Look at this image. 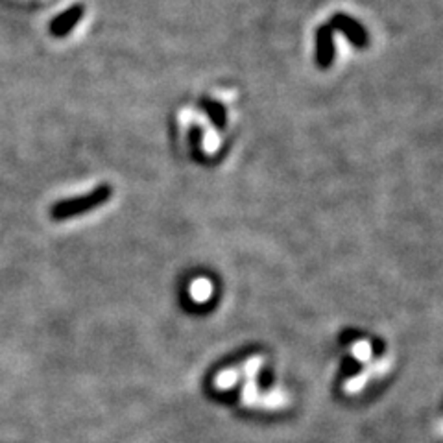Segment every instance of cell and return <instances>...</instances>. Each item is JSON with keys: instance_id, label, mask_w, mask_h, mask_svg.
<instances>
[{"instance_id": "1", "label": "cell", "mask_w": 443, "mask_h": 443, "mask_svg": "<svg viewBox=\"0 0 443 443\" xmlns=\"http://www.w3.org/2000/svg\"><path fill=\"white\" fill-rule=\"evenodd\" d=\"M110 196H111V189L107 187V185H104V187H98L96 190L89 192L87 196L59 202L52 207V218L65 220V218H70V216H78V214L87 213V211H92V209H96L98 205H102V203L107 202V200H110Z\"/></svg>"}, {"instance_id": "2", "label": "cell", "mask_w": 443, "mask_h": 443, "mask_svg": "<svg viewBox=\"0 0 443 443\" xmlns=\"http://www.w3.org/2000/svg\"><path fill=\"white\" fill-rule=\"evenodd\" d=\"M329 26L333 32H340L358 50H364L368 46L369 35L357 19H351L346 13H334Z\"/></svg>"}, {"instance_id": "3", "label": "cell", "mask_w": 443, "mask_h": 443, "mask_svg": "<svg viewBox=\"0 0 443 443\" xmlns=\"http://www.w3.org/2000/svg\"><path fill=\"white\" fill-rule=\"evenodd\" d=\"M334 61L333 30L329 24H322L316 32V63L320 69H329Z\"/></svg>"}, {"instance_id": "4", "label": "cell", "mask_w": 443, "mask_h": 443, "mask_svg": "<svg viewBox=\"0 0 443 443\" xmlns=\"http://www.w3.org/2000/svg\"><path fill=\"white\" fill-rule=\"evenodd\" d=\"M200 107L207 113L211 122H213L218 130H224V127L227 126V111H225V107L220 104V102H214V100H202Z\"/></svg>"}, {"instance_id": "5", "label": "cell", "mask_w": 443, "mask_h": 443, "mask_svg": "<svg viewBox=\"0 0 443 443\" xmlns=\"http://www.w3.org/2000/svg\"><path fill=\"white\" fill-rule=\"evenodd\" d=\"M80 15H81V8H74V10H70L69 13H65L63 17L58 19V21L52 24V32L56 35L65 34V32H67V30L72 26V24H76V21L80 19Z\"/></svg>"}]
</instances>
